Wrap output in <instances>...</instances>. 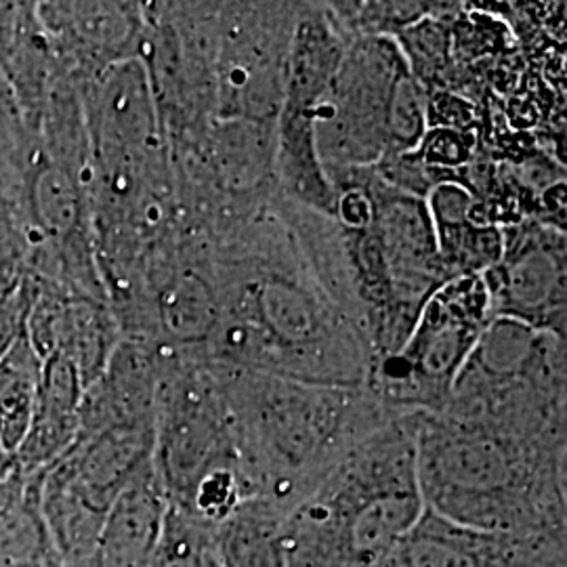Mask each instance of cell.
Instances as JSON below:
<instances>
[{
	"mask_svg": "<svg viewBox=\"0 0 567 567\" xmlns=\"http://www.w3.org/2000/svg\"><path fill=\"white\" fill-rule=\"evenodd\" d=\"M410 74L400 42L353 39L337 76L313 110V137L324 173L374 168L389 154L395 93Z\"/></svg>",
	"mask_w": 567,
	"mask_h": 567,
	"instance_id": "obj_9",
	"label": "cell"
},
{
	"mask_svg": "<svg viewBox=\"0 0 567 567\" xmlns=\"http://www.w3.org/2000/svg\"><path fill=\"white\" fill-rule=\"evenodd\" d=\"M41 372L42 360L25 332L0 353V444L9 454H16L28 435Z\"/></svg>",
	"mask_w": 567,
	"mask_h": 567,
	"instance_id": "obj_19",
	"label": "cell"
},
{
	"mask_svg": "<svg viewBox=\"0 0 567 567\" xmlns=\"http://www.w3.org/2000/svg\"><path fill=\"white\" fill-rule=\"evenodd\" d=\"M168 508L166 492L150 463L107 508L89 567H150Z\"/></svg>",
	"mask_w": 567,
	"mask_h": 567,
	"instance_id": "obj_13",
	"label": "cell"
},
{
	"mask_svg": "<svg viewBox=\"0 0 567 567\" xmlns=\"http://www.w3.org/2000/svg\"><path fill=\"white\" fill-rule=\"evenodd\" d=\"M208 244L221 320L192 358L311 385H368L374 358L334 217L276 189Z\"/></svg>",
	"mask_w": 567,
	"mask_h": 567,
	"instance_id": "obj_1",
	"label": "cell"
},
{
	"mask_svg": "<svg viewBox=\"0 0 567 567\" xmlns=\"http://www.w3.org/2000/svg\"><path fill=\"white\" fill-rule=\"evenodd\" d=\"M492 320L482 276L450 280L426 301L404 347L372 368L365 389L395 414L442 412Z\"/></svg>",
	"mask_w": 567,
	"mask_h": 567,
	"instance_id": "obj_7",
	"label": "cell"
},
{
	"mask_svg": "<svg viewBox=\"0 0 567 567\" xmlns=\"http://www.w3.org/2000/svg\"><path fill=\"white\" fill-rule=\"evenodd\" d=\"M208 365L224 386L250 498H265L288 511L351 447L402 416L365 386L311 385Z\"/></svg>",
	"mask_w": 567,
	"mask_h": 567,
	"instance_id": "obj_3",
	"label": "cell"
},
{
	"mask_svg": "<svg viewBox=\"0 0 567 567\" xmlns=\"http://www.w3.org/2000/svg\"><path fill=\"white\" fill-rule=\"evenodd\" d=\"M142 58L171 158L192 152L217 116L219 2H143Z\"/></svg>",
	"mask_w": 567,
	"mask_h": 567,
	"instance_id": "obj_8",
	"label": "cell"
},
{
	"mask_svg": "<svg viewBox=\"0 0 567 567\" xmlns=\"http://www.w3.org/2000/svg\"><path fill=\"white\" fill-rule=\"evenodd\" d=\"M503 231V259L482 276L492 316L566 339V229L526 219Z\"/></svg>",
	"mask_w": 567,
	"mask_h": 567,
	"instance_id": "obj_11",
	"label": "cell"
},
{
	"mask_svg": "<svg viewBox=\"0 0 567 567\" xmlns=\"http://www.w3.org/2000/svg\"><path fill=\"white\" fill-rule=\"evenodd\" d=\"M82 395L84 385L72 362L60 353L42 360L32 423L20 450L13 454L23 473L49 468L74 444L81 426Z\"/></svg>",
	"mask_w": 567,
	"mask_h": 567,
	"instance_id": "obj_14",
	"label": "cell"
},
{
	"mask_svg": "<svg viewBox=\"0 0 567 567\" xmlns=\"http://www.w3.org/2000/svg\"><path fill=\"white\" fill-rule=\"evenodd\" d=\"M368 224L343 229L344 250L374 365L404 347L426 301L450 282L423 198L364 168Z\"/></svg>",
	"mask_w": 567,
	"mask_h": 567,
	"instance_id": "obj_6",
	"label": "cell"
},
{
	"mask_svg": "<svg viewBox=\"0 0 567 567\" xmlns=\"http://www.w3.org/2000/svg\"><path fill=\"white\" fill-rule=\"evenodd\" d=\"M416 454L426 511L484 534L566 536V431L421 412Z\"/></svg>",
	"mask_w": 567,
	"mask_h": 567,
	"instance_id": "obj_2",
	"label": "cell"
},
{
	"mask_svg": "<svg viewBox=\"0 0 567 567\" xmlns=\"http://www.w3.org/2000/svg\"><path fill=\"white\" fill-rule=\"evenodd\" d=\"M44 473L18 466L0 484V567H61L42 513Z\"/></svg>",
	"mask_w": 567,
	"mask_h": 567,
	"instance_id": "obj_16",
	"label": "cell"
},
{
	"mask_svg": "<svg viewBox=\"0 0 567 567\" xmlns=\"http://www.w3.org/2000/svg\"><path fill=\"white\" fill-rule=\"evenodd\" d=\"M42 163L44 150L39 133L21 112L7 82L0 79V198L13 204L21 217Z\"/></svg>",
	"mask_w": 567,
	"mask_h": 567,
	"instance_id": "obj_18",
	"label": "cell"
},
{
	"mask_svg": "<svg viewBox=\"0 0 567 567\" xmlns=\"http://www.w3.org/2000/svg\"><path fill=\"white\" fill-rule=\"evenodd\" d=\"M334 20L347 37H389L395 39L414 23L440 11L442 2H328Z\"/></svg>",
	"mask_w": 567,
	"mask_h": 567,
	"instance_id": "obj_20",
	"label": "cell"
},
{
	"mask_svg": "<svg viewBox=\"0 0 567 567\" xmlns=\"http://www.w3.org/2000/svg\"><path fill=\"white\" fill-rule=\"evenodd\" d=\"M158 358L152 465L171 507L217 527L250 498L224 386L198 358Z\"/></svg>",
	"mask_w": 567,
	"mask_h": 567,
	"instance_id": "obj_5",
	"label": "cell"
},
{
	"mask_svg": "<svg viewBox=\"0 0 567 567\" xmlns=\"http://www.w3.org/2000/svg\"><path fill=\"white\" fill-rule=\"evenodd\" d=\"M301 2H219L215 121L276 124Z\"/></svg>",
	"mask_w": 567,
	"mask_h": 567,
	"instance_id": "obj_10",
	"label": "cell"
},
{
	"mask_svg": "<svg viewBox=\"0 0 567 567\" xmlns=\"http://www.w3.org/2000/svg\"><path fill=\"white\" fill-rule=\"evenodd\" d=\"M32 252V234L13 204L0 198V299L20 288Z\"/></svg>",
	"mask_w": 567,
	"mask_h": 567,
	"instance_id": "obj_22",
	"label": "cell"
},
{
	"mask_svg": "<svg viewBox=\"0 0 567 567\" xmlns=\"http://www.w3.org/2000/svg\"><path fill=\"white\" fill-rule=\"evenodd\" d=\"M425 511L416 414H402L351 447L288 511V567H383Z\"/></svg>",
	"mask_w": 567,
	"mask_h": 567,
	"instance_id": "obj_4",
	"label": "cell"
},
{
	"mask_svg": "<svg viewBox=\"0 0 567 567\" xmlns=\"http://www.w3.org/2000/svg\"><path fill=\"white\" fill-rule=\"evenodd\" d=\"M447 276H484L503 259L505 231L473 217L475 198L458 183H442L425 198Z\"/></svg>",
	"mask_w": 567,
	"mask_h": 567,
	"instance_id": "obj_15",
	"label": "cell"
},
{
	"mask_svg": "<svg viewBox=\"0 0 567 567\" xmlns=\"http://www.w3.org/2000/svg\"><path fill=\"white\" fill-rule=\"evenodd\" d=\"M288 508L265 498H248L215 527L224 567H288Z\"/></svg>",
	"mask_w": 567,
	"mask_h": 567,
	"instance_id": "obj_17",
	"label": "cell"
},
{
	"mask_svg": "<svg viewBox=\"0 0 567 567\" xmlns=\"http://www.w3.org/2000/svg\"><path fill=\"white\" fill-rule=\"evenodd\" d=\"M55 65L84 82L142 58L143 2H39Z\"/></svg>",
	"mask_w": 567,
	"mask_h": 567,
	"instance_id": "obj_12",
	"label": "cell"
},
{
	"mask_svg": "<svg viewBox=\"0 0 567 567\" xmlns=\"http://www.w3.org/2000/svg\"><path fill=\"white\" fill-rule=\"evenodd\" d=\"M150 567H224L215 527L204 526L177 508H168L163 538Z\"/></svg>",
	"mask_w": 567,
	"mask_h": 567,
	"instance_id": "obj_21",
	"label": "cell"
}]
</instances>
